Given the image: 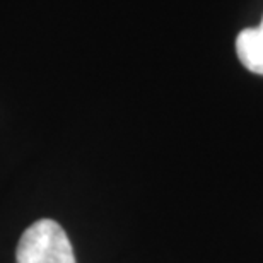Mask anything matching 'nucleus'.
I'll return each instance as SVG.
<instances>
[{
	"mask_svg": "<svg viewBox=\"0 0 263 263\" xmlns=\"http://www.w3.org/2000/svg\"><path fill=\"white\" fill-rule=\"evenodd\" d=\"M15 263H76V255L64 228L51 219H40L21 236Z\"/></svg>",
	"mask_w": 263,
	"mask_h": 263,
	"instance_id": "f257e3e1",
	"label": "nucleus"
},
{
	"mask_svg": "<svg viewBox=\"0 0 263 263\" xmlns=\"http://www.w3.org/2000/svg\"><path fill=\"white\" fill-rule=\"evenodd\" d=\"M236 53L250 72L263 76V19L258 28L243 29L238 34Z\"/></svg>",
	"mask_w": 263,
	"mask_h": 263,
	"instance_id": "f03ea898",
	"label": "nucleus"
}]
</instances>
